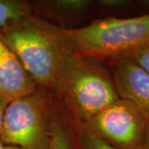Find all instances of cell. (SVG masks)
<instances>
[{
	"instance_id": "9",
	"label": "cell",
	"mask_w": 149,
	"mask_h": 149,
	"mask_svg": "<svg viewBox=\"0 0 149 149\" xmlns=\"http://www.w3.org/2000/svg\"><path fill=\"white\" fill-rule=\"evenodd\" d=\"M34 15V6L27 1L0 0V30Z\"/></svg>"
},
{
	"instance_id": "8",
	"label": "cell",
	"mask_w": 149,
	"mask_h": 149,
	"mask_svg": "<svg viewBox=\"0 0 149 149\" xmlns=\"http://www.w3.org/2000/svg\"><path fill=\"white\" fill-rule=\"evenodd\" d=\"M92 4L89 0H58V1H44L33 3L34 14L52 12L55 15L61 16H77L87 11Z\"/></svg>"
},
{
	"instance_id": "6",
	"label": "cell",
	"mask_w": 149,
	"mask_h": 149,
	"mask_svg": "<svg viewBox=\"0 0 149 149\" xmlns=\"http://www.w3.org/2000/svg\"><path fill=\"white\" fill-rule=\"evenodd\" d=\"M110 63L109 71L118 97L133 103L149 123V74L129 57Z\"/></svg>"
},
{
	"instance_id": "4",
	"label": "cell",
	"mask_w": 149,
	"mask_h": 149,
	"mask_svg": "<svg viewBox=\"0 0 149 149\" xmlns=\"http://www.w3.org/2000/svg\"><path fill=\"white\" fill-rule=\"evenodd\" d=\"M52 94L39 86L32 94L8 103L0 141L20 149H50L56 112Z\"/></svg>"
},
{
	"instance_id": "2",
	"label": "cell",
	"mask_w": 149,
	"mask_h": 149,
	"mask_svg": "<svg viewBox=\"0 0 149 149\" xmlns=\"http://www.w3.org/2000/svg\"><path fill=\"white\" fill-rule=\"evenodd\" d=\"M52 94L78 124L119 99L110 71L75 51L65 61Z\"/></svg>"
},
{
	"instance_id": "11",
	"label": "cell",
	"mask_w": 149,
	"mask_h": 149,
	"mask_svg": "<svg viewBox=\"0 0 149 149\" xmlns=\"http://www.w3.org/2000/svg\"><path fill=\"white\" fill-rule=\"evenodd\" d=\"M76 136L78 149H115L104 140L79 124Z\"/></svg>"
},
{
	"instance_id": "13",
	"label": "cell",
	"mask_w": 149,
	"mask_h": 149,
	"mask_svg": "<svg viewBox=\"0 0 149 149\" xmlns=\"http://www.w3.org/2000/svg\"><path fill=\"white\" fill-rule=\"evenodd\" d=\"M99 3H100V4L102 7H104L109 9H119L130 4L129 1L125 0H102Z\"/></svg>"
},
{
	"instance_id": "14",
	"label": "cell",
	"mask_w": 149,
	"mask_h": 149,
	"mask_svg": "<svg viewBox=\"0 0 149 149\" xmlns=\"http://www.w3.org/2000/svg\"><path fill=\"white\" fill-rule=\"evenodd\" d=\"M7 105H8V103L0 97V133H1L3 119V115H4V112H5V109Z\"/></svg>"
},
{
	"instance_id": "3",
	"label": "cell",
	"mask_w": 149,
	"mask_h": 149,
	"mask_svg": "<svg viewBox=\"0 0 149 149\" xmlns=\"http://www.w3.org/2000/svg\"><path fill=\"white\" fill-rule=\"evenodd\" d=\"M74 50L98 61L128 57L149 46V13L131 17H109L78 28H64Z\"/></svg>"
},
{
	"instance_id": "12",
	"label": "cell",
	"mask_w": 149,
	"mask_h": 149,
	"mask_svg": "<svg viewBox=\"0 0 149 149\" xmlns=\"http://www.w3.org/2000/svg\"><path fill=\"white\" fill-rule=\"evenodd\" d=\"M149 74V46L128 56Z\"/></svg>"
},
{
	"instance_id": "16",
	"label": "cell",
	"mask_w": 149,
	"mask_h": 149,
	"mask_svg": "<svg viewBox=\"0 0 149 149\" xmlns=\"http://www.w3.org/2000/svg\"><path fill=\"white\" fill-rule=\"evenodd\" d=\"M143 4L144 7L146 8V9H148V12L147 13H149V0H146V1H143Z\"/></svg>"
},
{
	"instance_id": "10",
	"label": "cell",
	"mask_w": 149,
	"mask_h": 149,
	"mask_svg": "<svg viewBox=\"0 0 149 149\" xmlns=\"http://www.w3.org/2000/svg\"><path fill=\"white\" fill-rule=\"evenodd\" d=\"M67 123L61 113L56 112L50 149H78L76 138L74 139L70 125Z\"/></svg>"
},
{
	"instance_id": "1",
	"label": "cell",
	"mask_w": 149,
	"mask_h": 149,
	"mask_svg": "<svg viewBox=\"0 0 149 149\" xmlns=\"http://www.w3.org/2000/svg\"><path fill=\"white\" fill-rule=\"evenodd\" d=\"M0 31L38 86L52 93L65 61L74 51L63 27L34 14Z\"/></svg>"
},
{
	"instance_id": "5",
	"label": "cell",
	"mask_w": 149,
	"mask_h": 149,
	"mask_svg": "<svg viewBox=\"0 0 149 149\" xmlns=\"http://www.w3.org/2000/svg\"><path fill=\"white\" fill-rule=\"evenodd\" d=\"M148 124L133 103L119 98L79 125L115 149H142Z\"/></svg>"
},
{
	"instance_id": "17",
	"label": "cell",
	"mask_w": 149,
	"mask_h": 149,
	"mask_svg": "<svg viewBox=\"0 0 149 149\" xmlns=\"http://www.w3.org/2000/svg\"><path fill=\"white\" fill-rule=\"evenodd\" d=\"M6 149H20L17 147H13V146H5Z\"/></svg>"
},
{
	"instance_id": "15",
	"label": "cell",
	"mask_w": 149,
	"mask_h": 149,
	"mask_svg": "<svg viewBox=\"0 0 149 149\" xmlns=\"http://www.w3.org/2000/svg\"><path fill=\"white\" fill-rule=\"evenodd\" d=\"M142 149H149V123L147 126V130L145 133V137H144Z\"/></svg>"
},
{
	"instance_id": "7",
	"label": "cell",
	"mask_w": 149,
	"mask_h": 149,
	"mask_svg": "<svg viewBox=\"0 0 149 149\" xmlns=\"http://www.w3.org/2000/svg\"><path fill=\"white\" fill-rule=\"evenodd\" d=\"M38 87L0 31V97L8 104L32 94Z\"/></svg>"
},
{
	"instance_id": "18",
	"label": "cell",
	"mask_w": 149,
	"mask_h": 149,
	"mask_svg": "<svg viewBox=\"0 0 149 149\" xmlns=\"http://www.w3.org/2000/svg\"><path fill=\"white\" fill-rule=\"evenodd\" d=\"M0 149H6L5 148V145L1 141H0Z\"/></svg>"
}]
</instances>
